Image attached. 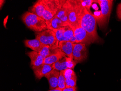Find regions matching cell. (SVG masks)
Segmentation results:
<instances>
[{
	"instance_id": "20",
	"label": "cell",
	"mask_w": 121,
	"mask_h": 91,
	"mask_svg": "<svg viewBox=\"0 0 121 91\" xmlns=\"http://www.w3.org/2000/svg\"><path fill=\"white\" fill-rule=\"evenodd\" d=\"M66 57H65L53 64V69L60 72L68 69L66 65Z\"/></svg>"
},
{
	"instance_id": "14",
	"label": "cell",
	"mask_w": 121,
	"mask_h": 91,
	"mask_svg": "<svg viewBox=\"0 0 121 91\" xmlns=\"http://www.w3.org/2000/svg\"><path fill=\"white\" fill-rule=\"evenodd\" d=\"M24 43L26 47L38 53H39L45 46L36 38L33 39L25 40Z\"/></svg>"
},
{
	"instance_id": "27",
	"label": "cell",
	"mask_w": 121,
	"mask_h": 91,
	"mask_svg": "<svg viewBox=\"0 0 121 91\" xmlns=\"http://www.w3.org/2000/svg\"><path fill=\"white\" fill-rule=\"evenodd\" d=\"M117 17L121 20V3L117 5Z\"/></svg>"
},
{
	"instance_id": "7",
	"label": "cell",
	"mask_w": 121,
	"mask_h": 91,
	"mask_svg": "<svg viewBox=\"0 0 121 91\" xmlns=\"http://www.w3.org/2000/svg\"><path fill=\"white\" fill-rule=\"evenodd\" d=\"M95 2L98 3L101 9V22L103 25L107 24L108 22L113 5L112 0H96Z\"/></svg>"
},
{
	"instance_id": "3",
	"label": "cell",
	"mask_w": 121,
	"mask_h": 91,
	"mask_svg": "<svg viewBox=\"0 0 121 91\" xmlns=\"http://www.w3.org/2000/svg\"><path fill=\"white\" fill-rule=\"evenodd\" d=\"M79 25L92 36L96 41L98 39L96 30V22L94 16L85 9L82 15Z\"/></svg>"
},
{
	"instance_id": "25",
	"label": "cell",
	"mask_w": 121,
	"mask_h": 91,
	"mask_svg": "<svg viewBox=\"0 0 121 91\" xmlns=\"http://www.w3.org/2000/svg\"><path fill=\"white\" fill-rule=\"evenodd\" d=\"M65 79L72 78L76 76L75 72L73 70L67 69L63 71Z\"/></svg>"
},
{
	"instance_id": "10",
	"label": "cell",
	"mask_w": 121,
	"mask_h": 91,
	"mask_svg": "<svg viewBox=\"0 0 121 91\" xmlns=\"http://www.w3.org/2000/svg\"><path fill=\"white\" fill-rule=\"evenodd\" d=\"M60 72V71L53 69L45 76L44 77L48 81L50 89H56L58 87V78Z\"/></svg>"
},
{
	"instance_id": "16",
	"label": "cell",
	"mask_w": 121,
	"mask_h": 91,
	"mask_svg": "<svg viewBox=\"0 0 121 91\" xmlns=\"http://www.w3.org/2000/svg\"><path fill=\"white\" fill-rule=\"evenodd\" d=\"M46 23L47 26V29L52 30L69 25L63 22L59 18L56 16H54L50 21L46 22Z\"/></svg>"
},
{
	"instance_id": "24",
	"label": "cell",
	"mask_w": 121,
	"mask_h": 91,
	"mask_svg": "<svg viewBox=\"0 0 121 91\" xmlns=\"http://www.w3.org/2000/svg\"><path fill=\"white\" fill-rule=\"evenodd\" d=\"M77 63L74 59L66 57V65L68 69L73 70L74 68Z\"/></svg>"
},
{
	"instance_id": "23",
	"label": "cell",
	"mask_w": 121,
	"mask_h": 91,
	"mask_svg": "<svg viewBox=\"0 0 121 91\" xmlns=\"http://www.w3.org/2000/svg\"><path fill=\"white\" fill-rule=\"evenodd\" d=\"M77 76L66 79V88H70L76 86L77 84Z\"/></svg>"
},
{
	"instance_id": "12",
	"label": "cell",
	"mask_w": 121,
	"mask_h": 91,
	"mask_svg": "<svg viewBox=\"0 0 121 91\" xmlns=\"http://www.w3.org/2000/svg\"><path fill=\"white\" fill-rule=\"evenodd\" d=\"M45 8V0H38L31 7L30 12L42 18Z\"/></svg>"
},
{
	"instance_id": "30",
	"label": "cell",
	"mask_w": 121,
	"mask_h": 91,
	"mask_svg": "<svg viewBox=\"0 0 121 91\" xmlns=\"http://www.w3.org/2000/svg\"><path fill=\"white\" fill-rule=\"evenodd\" d=\"M5 2V0H0V8L2 7V5H3V4H4V3Z\"/></svg>"
},
{
	"instance_id": "11",
	"label": "cell",
	"mask_w": 121,
	"mask_h": 91,
	"mask_svg": "<svg viewBox=\"0 0 121 91\" xmlns=\"http://www.w3.org/2000/svg\"><path fill=\"white\" fill-rule=\"evenodd\" d=\"M73 44L74 43L69 41H62L59 42L58 48L65 54L66 57L74 59Z\"/></svg>"
},
{
	"instance_id": "5",
	"label": "cell",
	"mask_w": 121,
	"mask_h": 91,
	"mask_svg": "<svg viewBox=\"0 0 121 91\" xmlns=\"http://www.w3.org/2000/svg\"><path fill=\"white\" fill-rule=\"evenodd\" d=\"M36 38L39 40L43 45H48L54 49L58 48L59 42L53 31L47 29L36 33Z\"/></svg>"
},
{
	"instance_id": "8",
	"label": "cell",
	"mask_w": 121,
	"mask_h": 91,
	"mask_svg": "<svg viewBox=\"0 0 121 91\" xmlns=\"http://www.w3.org/2000/svg\"><path fill=\"white\" fill-rule=\"evenodd\" d=\"M73 56L74 60L77 63H80L87 59V52L86 45L83 43L73 44Z\"/></svg>"
},
{
	"instance_id": "17",
	"label": "cell",
	"mask_w": 121,
	"mask_h": 91,
	"mask_svg": "<svg viewBox=\"0 0 121 91\" xmlns=\"http://www.w3.org/2000/svg\"><path fill=\"white\" fill-rule=\"evenodd\" d=\"M55 16L59 18L63 22L69 25V8L67 0Z\"/></svg>"
},
{
	"instance_id": "28",
	"label": "cell",
	"mask_w": 121,
	"mask_h": 91,
	"mask_svg": "<svg viewBox=\"0 0 121 91\" xmlns=\"http://www.w3.org/2000/svg\"><path fill=\"white\" fill-rule=\"evenodd\" d=\"M62 91H77V86L70 88H65Z\"/></svg>"
},
{
	"instance_id": "18",
	"label": "cell",
	"mask_w": 121,
	"mask_h": 91,
	"mask_svg": "<svg viewBox=\"0 0 121 91\" xmlns=\"http://www.w3.org/2000/svg\"><path fill=\"white\" fill-rule=\"evenodd\" d=\"M58 49V48L54 49L48 45H45L39 53L44 59L45 58L54 54Z\"/></svg>"
},
{
	"instance_id": "15",
	"label": "cell",
	"mask_w": 121,
	"mask_h": 91,
	"mask_svg": "<svg viewBox=\"0 0 121 91\" xmlns=\"http://www.w3.org/2000/svg\"><path fill=\"white\" fill-rule=\"evenodd\" d=\"M66 57L65 54L58 48L56 52L44 59V64L53 65L58 61Z\"/></svg>"
},
{
	"instance_id": "22",
	"label": "cell",
	"mask_w": 121,
	"mask_h": 91,
	"mask_svg": "<svg viewBox=\"0 0 121 91\" xmlns=\"http://www.w3.org/2000/svg\"><path fill=\"white\" fill-rule=\"evenodd\" d=\"M63 71H60V76L58 78V87L59 89L62 90L66 88V79L64 76Z\"/></svg>"
},
{
	"instance_id": "26",
	"label": "cell",
	"mask_w": 121,
	"mask_h": 91,
	"mask_svg": "<svg viewBox=\"0 0 121 91\" xmlns=\"http://www.w3.org/2000/svg\"><path fill=\"white\" fill-rule=\"evenodd\" d=\"M82 5L89 13H91L90 8L92 3L94 2V0H81Z\"/></svg>"
},
{
	"instance_id": "2",
	"label": "cell",
	"mask_w": 121,
	"mask_h": 91,
	"mask_svg": "<svg viewBox=\"0 0 121 91\" xmlns=\"http://www.w3.org/2000/svg\"><path fill=\"white\" fill-rule=\"evenodd\" d=\"M22 19L28 29L35 32H40L47 29L44 19L31 12H25L22 16Z\"/></svg>"
},
{
	"instance_id": "6",
	"label": "cell",
	"mask_w": 121,
	"mask_h": 91,
	"mask_svg": "<svg viewBox=\"0 0 121 91\" xmlns=\"http://www.w3.org/2000/svg\"><path fill=\"white\" fill-rule=\"evenodd\" d=\"M71 28L74 31V34L76 40L75 43H81L87 45L95 41V39L80 25Z\"/></svg>"
},
{
	"instance_id": "13",
	"label": "cell",
	"mask_w": 121,
	"mask_h": 91,
	"mask_svg": "<svg viewBox=\"0 0 121 91\" xmlns=\"http://www.w3.org/2000/svg\"><path fill=\"white\" fill-rule=\"evenodd\" d=\"M27 55L30 59L31 66L37 67L44 63V59L39 53L32 51L27 53Z\"/></svg>"
},
{
	"instance_id": "9",
	"label": "cell",
	"mask_w": 121,
	"mask_h": 91,
	"mask_svg": "<svg viewBox=\"0 0 121 91\" xmlns=\"http://www.w3.org/2000/svg\"><path fill=\"white\" fill-rule=\"evenodd\" d=\"M37 78L40 79L53 69V65L44 64L37 67L32 66Z\"/></svg>"
},
{
	"instance_id": "21",
	"label": "cell",
	"mask_w": 121,
	"mask_h": 91,
	"mask_svg": "<svg viewBox=\"0 0 121 91\" xmlns=\"http://www.w3.org/2000/svg\"><path fill=\"white\" fill-rule=\"evenodd\" d=\"M52 31L54 32L56 37L59 42L62 41H68L67 39H66L64 36V27L59 28L58 29H55Z\"/></svg>"
},
{
	"instance_id": "19",
	"label": "cell",
	"mask_w": 121,
	"mask_h": 91,
	"mask_svg": "<svg viewBox=\"0 0 121 91\" xmlns=\"http://www.w3.org/2000/svg\"><path fill=\"white\" fill-rule=\"evenodd\" d=\"M64 36L67 39V41L71 42L72 43H75L76 40L75 37L74 32L72 29L69 25L64 27Z\"/></svg>"
},
{
	"instance_id": "4",
	"label": "cell",
	"mask_w": 121,
	"mask_h": 91,
	"mask_svg": "<svg viewBox=\"0 0 121 91\" xmlns=\"http://www.w3.org/2000/svg\"><path fill=\"white\" fill-rule=\"evenodd\" d=\"M66 1V0H45L46 8L42 17L45 22L51 20Z\"/></svg>"
},
{
	"instance_id": "1",
	"label": "cell",
	"mask_w": 121,
	"mask_h": 91,
	"mask_svg": "<svg viewBox=\"0 0 121 91\" xmlns=\"http://www.w3.org/2000/svg\"><path fill=\"white\" fill-rule=\"evenodd\" d=\"M69 8V25L71 27L79 25L80 20L85 8L81 0H67Z\"/></svg>"
},
{
	"instance_id": "29",
	"label": "cell",
	"mask_w": 121,
	"mask_h": 91,
	"mask_svg": "<svg viewBox=\"0 0 121 91\" xmlns=\"http://www.w3.org/2000/svg\"><path fill=\"white\" fill-rule=\"evenodd\" d=\"M62 90L60 89L59 88H56V89H50L48 91H62Z\"/></svg>"
}]
</instances>
